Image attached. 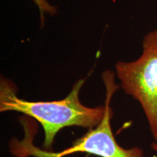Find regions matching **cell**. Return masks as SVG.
<instances>
[{
  "instance_id": "1",
  "label": "cell",
  "mask_w": 157,
  "mask_h": 157,
  "mask_svg": "<svg viewBox=\"0 0 157 157\" xmlns=\"http://www.w3.org/2000/svg\"><path fill=\"white\" fill-rule=\"evenodd\" d=\"M85 78L78 80L66 98L53 101H29L17 97L15 85L7 78L0 82V111H17L40 123L44 132V147L52 148L55 137L64 127L77 126L95 128L101 123L105 106H85L79 100V93Z\"/></svg>"
},
{
  "instance_id": "2",
  "label": "cell",
  "mask_w": 157,
  "mask_h": 157,
  "mask_svg": "<svg viewBox=\"0 0 157 157\" xmlns=\"http://www.w3.org/2000/svg\"><path fill=\"white\" fill-rule=\"evenodd\" d=\"M116 75L124 93L140 104L157 141V30L143 39L142 54L133 61H119Z\"/></svg>"
},
{
  "instance_id": "3",
  "label": "cell",
  "mask_w": 157,
  "mask_h": 157,
  "mask_svg": "<svg viewBox=\"0 0 157 157\" xmlns=\"http://www.w3.org/2000/svg\"><path fill=\"white\" fill-rule=\"evenodd\" d=\"M102 79L105 84V112L101 123L77 140L72 145L60 152H51L42 151L34 146H29L25 139L21 144L13 146L21 148L22 153L28 152L27 156L32 155L34 157H63L75 153H87L101 157H143V150L137 147L130 149L123 148L118 144L113 136L111 127V119L113 111L110 106L111 99L117 91L119 86L115 82V74L111 71H105L102 74Z\"/></svg>"
},
{
  "instance_id": "4",
  "label": "cell",
  "mask_w": 157,
  "mask_h": 157,
  "mask_svg": "<svg viewBox=\"0 0 157 157\" xmlns=\"http://www.w3.org/2000/svg\"><path fill=\"white\" fill-rule=\"evenodd\" d=\"M31 1L38 7L42 26L44 25L45 21V15L48 14L51 16H53L58 13L57 7L56 6L52 5L49 2V0H31Z\"/></svg>"
},
{
  "instance_id": "5",
  "label": "cell",
  "mask_w": 157,
  "mask_h": 157,
  "mask_svg": "<svg viewBox=\"0 0 157 157\" xmlns=\"http://www.w3.org/2000/svg\"><path fill=\"white\" fill-rule=\"evenodd\" d=\"M151 148L154 151L157 152V143H151Z\"/></svg>"
}]
</instances>
